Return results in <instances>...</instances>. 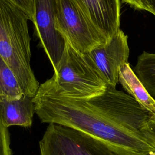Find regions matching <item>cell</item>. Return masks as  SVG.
<instances>
[{"instance_id":"e0dca14e","label":"cell","mask_w":155,"mask_h":155,"mask_svg":"<svg viewBox=\"0 0 155 155\" xmlns=\"http://www.w3.org/2000/svg\"><path fill=\"white\" fill-rule=\"evenodd\" d=\"M150 12L155 16V0H147Z\"/></svg>"},{"instance_id":"52a82bcc","label":"cell","mask_w":155,"mask_h":155,"mask_svg":"<svg viewBox=\"0 0 155 155\" xmlns=\"http://www.w3.org/2000/svg\"><path fill=\"white\" fill-rule=\"evenodd\" d=\"M55 0H33V23L40 45L55 70L64 52L65 41L56 29Z\"/></svg>"},{"instance_id":"5bb4252c","label":"cell","mask_w":155,"mask_h":155,"mask_svg":"<svg viewBox=\"0 0 155 155\" xmlns=\"http://www.w3.org/2000/svg\"><path fill=\"white\" fill-rule=\"evenodd\" d=\"M142 130L149 143L155 148V114H150Z\"/></svg>"},{"instance_id":"8992f818","label":"cell","mask_w":155,"mask_h":155,"mask_svg":"<svg viewBox=\"0 0 155 155\" xmlns=\"http://www.w3.org/2000/svg\"><path fill=\"white\" fill-rule=\"evenodd\" d=\"M129 53L128 36L119 29L105 44L94 48L85 54L107 84L116 87L120 68L128 62Z\"/></svg>"},{"instance_id":"2e32d148","label":"cell","mask_w":155,"mask_h":155,"mask_svg":"<svg viewBox=\"0 0 155 155\" xmlns=\"http://www.w3.org/2000/svg\"><path fill=\"white\" fill-rule=\"evenodd\" d=\"M122 2L130 5L132 8L139 10H145L150 12L147 0H120Z\"/></svg>"},{"instance_id":"8fae6325","label":"cell","mask_w":155,"mask_h":155,"mask_svg":"<svg viewBox=\"0 0 155 155\" xmlns=\"http://www.w3.org/2000/svg\"><path fill=\"white\" fill-rule=\"evenodd\" d=\"M134 72L149 94L155 99V53L143 51L140 54Z\"/></svg>"},{"instance_id":"5b68a950","label":"cell","mask_w":155,"mask_h":155,"mask_svg":"<svg viewBox=\"0 0 155 155\" xmlns=\"http://www.w3.org/2000/svg\"><path fill=\"white\" fill-rule=\"evenodd\" d=\"M39 145L40 155H118L95 137L53 123L49 124Z\"/></svg>"},{"instance_id":"4fadbf2b","label":"cell","mask_w":155,"mask_h":155,"mask_svg":"<svg viewBox=\"0 0 155 155\" xmlns=\"http://www.w3.org/2000/svg\"><path fill=\"white\" fill-rule=\"evenodd\" d=\"M0 155H12L10 136L0 116Z\"/></svg>"},{"instance_id":"277c9868","label":"cell","mask_w":155,"mask_h":155,"mask_svg":"<svg viewBox=\"0 0 155 155\" xmlns=\"http://www.w3.org/2000/svg\"><path fill=\"white\" fill-rule=\"evenodd\" d=\"M54 24L65 41L84 54L108 41L75 0H55Z\"/></svg>"},{"instance_id":"7a4b0ae2","label":"cell","mask_w":155,"mask_h":155,"mask_svg":"<svg viewBox=\"0 0 155 155\" xmlns=\"http://www.w3.org/2000/svg\"><path fill=\"white\" fill-rule=\"evenodd\" d=\"M26 13L10 0H0V54L24 94L34 97L38 88L31 68L30 38Z\"/></svg>"},{"instance_id":"3957f363","label":"cell","mask_w":155,"mask_h":155,"mask_svg":"<svg viewBox=\"0 0 155 155\" xmlns=\"http://www.w3.org/2000/svg\"><path fill=\"white\" fill-rule=\"evenodd\" d=\"M52 78L56 90L71 98L96 96L104 92L108 85L87 56L67 41Z\"/></svg>"},{"instance_id":"ba28073f","label":"cell","mask_w":155,"mask_h":155,"mask_svg":"<svg viewBox=\"0 0 155 155\" xmlns=\"http://www.w3.org/2000/svg\"><path fill=\"white\" fill-rule=\"evenodd\" d=\"M75 1L108 41L120 29V0Z\"/></svg>"},{"instance_id":"9c48e42d","label":"cell","mask_w":155,"mask_h":155,"mask_svg":"<svg viewBox=\"0 0 155 155\" xmlns=\"http://www.w3.org/2000/svg\"><path fill=\"white\" fill-rule=\"evenodd\" d=\"M35 113L33 97L23 96L18 99L0 101V116L6 127H30Z\"/></svg>"},{"instance_id":"30bf717a","label":"cell","mask_w":155,"mask_h":155,"mask_svg":"<svg viewBox=\"0 0 155 155\" xmlns=\"http://www.w3.org/2000/svg\"><path fill=\"white\" fill-rule=\"evenodd\" d=\"M119 82L125 91L143 108L151 114H155V99L146 90L128 62L120 69Z\"/></svg>"},{"instance_id":"7c38bea8","label":"cell","mask_w":155,"mask_h":155,"mask_svg":"<svg viewBox=\"0 0 155 155\" xmlns=\"http://www.w3.org/2000/svg\"><path fill=\"white\" fill-rule=\"evenodd\" d=\"M23 96L25 95L13 72L0 54V101L18 99Z\"/></svg>"},{"instance_id":"6da1fadb","label":"cell","mask_w":155,"mask_h":155,"mask_svg":"<svg viewBox=\"0 0 155 155\" xmlns=\"http://www.w3.org/2000/svg\"><path fill=\"white\" fill-rule=\"evenodd\" d=\"M33 102L42 122L81 131L118 155H155L142 130L151 113L116 87L108 85L102 94L89 99L71 98L56 90L51 78L39 85Z\"/></svg>"},{"instance_id":"9a60e30c","label":"cell","mask_w":155,"mask_h":155,"mask_svg":"<svg viewBox=\"0 0 155 155\" xmlns=\"http://www.w3.org/2000/svg\"><path fill=\"white\" fill-rule=\"evenodd\" d=\"M21 8L27 15L29 20L33 19V0H10Z\"/></svg>"}]
</instances>
